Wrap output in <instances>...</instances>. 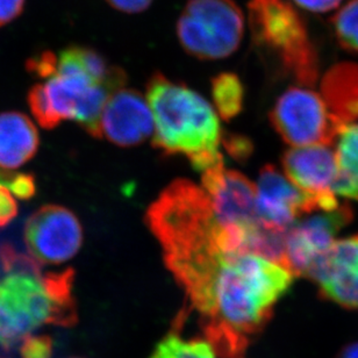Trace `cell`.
I'll use <instances>...</instances> for the list:
<instances>
[{
	"instance_id": "1",
	"label": "cell",
	"mask_w": 358,
	"mask_h": 358,
	"mask_svg": "<svg viewBox=\"0 0 358 358\" xmlns=\"http://www.w3.org/2000/svg\"><path fill=\"white\" fill-rule=\"evenodd\" d=\"M293 275L262 256L229 254L213 275L186 291L214 352L224 358L241 357L271 319Z\"/></svg>"
},
{
	"instance_id": "2",
	"label": "cell",
	"mask_w": 358,
	"mask_h": 358,
	"mask_svg": "<svg viewBox=\"0 0 358 358\" xmlns=\"http://www.w3.org/2000/svg\"><path fill=\"white\" fill-rule=\"evenodd\" d=\"M126 80L124 70L110 66L99 52L73 45L57 55L55 73L45 83L29 89L28 106L45 129L57 127L63 120H73L100 138V121L107 100L124 87Z\"/></svg>"
},
{
	"instance_id": "3",
	"label": "cell",
	"mask_w": 358,
	"mask_h": 358,
	"mask_svg": "<svg viewBox=\"0 0 358 358\" xmlns=\"http://www.w3.org/2000/svg\"><path fill=\"white\" fill-rule=\"evenodd\" d=\"M147 98L155 122L156 148L185 155L201 173L224 163L219 117L203 96L155 73L147 85Z\"/></svg>"
},
{
	"instance_id": "4",
	"label": "cell",
	"mask_w": 358,
	"mask_h": 358,
	"mask_svg": "<svg viewBox=\"0 0 358 358\" xmlns=\"http://www.w3.org/2000/svg\"><path fill=\"white\" fill-rule=\"evenodd\" d=\"M75 272H8L0 280V347L10 350L43 324H76Z\"/></svg>"
},
{
	"instance_id": "5",
	"label": "cell",
	"mask_w": 358,
	"mask_h": 358,
	"mask_svg": "<svg viewBox=\"0 0 358 358\" xmlns=\"http://www.w3.org/2000/svg\"><path fill=\"white\" fill-rule=\"evenodd\" d=\"M249 26L256 45L271 50L299 83L313 85L319 59L306 24L287 0H249Z\"/></svg>"
},
{
	"instance_id": "6",
	"label": "cell",
	"mask_w": 358,
	"mask_h": 358,
	"mask_svg": "<svg viewBox=\"0 0 358 358\" xmlns=\"http://www.w3.org/2000/svg\"><path fill=\"white\" fill-rule=\"evenodd\" d=\"M245 17L234 0H189L177 22L182 48L199 59H221L240 47Z\"/></svg>"
},
{
	"instance_id": "7",
	"label": "cell",
	"mask_w": 358,
	"mask_h": 358,
	"mask_svg": "<svg viewBox=\"0 0 358 358\" xmlns=\"http://www.w3.org/2000/svg\"><path fill=\"white\" fill-rule=\"evenodd\" d=\"M270 117L282 140L294 147L329 145L343 128L324 98L303 87H291L282 93Z\"/></svg>"
},
{
	"instance_id": "8",
	"label": "cell",
	"mask_w": 358,
	"mask_h": 358,
	"mask_svg": "<svg viewBox=\"0 0 358 358\" xmlns=\"http://www.w3.org/2000/svg\"><path fill=\"white\" fill-rule=\"evenodd\" d=\"M24 240L29 255L40 264H61L80 252L83 228L66 207L45 205L28 217Z\"/></svg>"
},
{
	"instance_id": "9",
	"label": "cell",
	"mask_w": 358,
	"mask_h": 358,
	"mask_svg": "<svg viewBox=\"0 0 358 358\" xmlns=\"http://www.w3.org/2000/svg\"><path fill=\"white\" fill-rule=\"evenodd\" d=\"M338 206L336 198H324L305 192L286 179L275 166H266L256 185V208L259 220L268 227L289 231L298 217L314 210Z\"/></svg>"
},
{
	"instance_id": "10",
	"label": "cell",
	"mask_w": 358,
	"mask_h": 358,
	"mask_svg": "<svg viewBox=\"0 0 358 358\" xmlns=\"http://www.w3.org/2000/svg\"><path fill=\"white\" fill-rule=\"evenodd\" d=\"M348 205L296 220L286 234L285 268L294 275L306 277L317 259L331 248L335 236L352 221Z\"/></svg>"
},
{
	"instance_id": "11",
	"label": "cell",
	"mask_w": 358,
	"mask_h": 358,
	"mask_svg": "<svg viewBox=\"0 0 358 358\" xmlns=\"http://www.w3.org/2000/svg\"><path fill=\"white\" fill-rule=\"evenodd\" d=\"M203 189L222 226L254 229L263 224L256 208V185L245 175L221 163L203 171Z\"/></svg>"
},
{
	"instance_id": "12",
	"label": "cell",
	"mask_w": 358,
	"mask_h": 358,
	"mask_svg": "<svg viewBox=\"0 0 358 358\" xmlns=\"http://www.w3.org/2000/svg\"><path fill=\"white\" fill-rule=\"evenodd\" d=\"M306 277L317 282L324 299L358 308V235L335 241Z\"/></svg>"
},
{
	"instance_id": "13",
	"label": "cell",
	"mask_w": 358,
	"mask_h": 358,
	"mask_svg": "<svg viewBox=\"0 0 358 358\" xmlns=\"http://www.w3.org/2000/svg\"><path fill=\"white\" fill-rule=\"evenodd\" d=\"M152 131V112L141 93L122 87L110 94L101 114L100 136L120 147H133L145 141Z\"/></svg>"
},
{
	"instance_id": "14",
	"label": "cell",
	"mask_w": 358,
	"mask_h": 358,
	"mask_svg": "<svg viewBox=\"0 0 358 358\" xmlns=\"http://www.w3.org/2000/svg\"><path fill=\"white\" fill-rule=\"evenodd\" d=\"M282 166L289 180L300 189L314 196L334 198L338 159L336 152L328 145L289 149L282 156Z\"/></svg>"
},
{
	"instance_id": "15",
	"label": "cell",
	"mask_w": 358,
	"mask_h": 358,
	"mask_svg": "<svg viewBox=\"0 0 358 358\" xmlns=\"http://www.w3.org/2000/svg\"><path fill=\"white\" fill-rule=\"evenodd\" d=\"M40 145L33 121L20 112L0 113V169H15L31 161Z\"/></svg>"
},
{
	"instance_id": "16",
	"label": "cell",
	"mask_w": 358,
	"mask_h": 358,
	"mask_svg": "<svg viewBox=\"0 0 358 358\" xmlns=\"http://www.w3.org/2000/svg\"><path fill=\"white\" fill-rule=\"evenodd\" d=\"M321 89L335 120L345 124L358 117V64L340 63L328 70Z\"/></svg>"
},
{
	"instance_id": "17",
	"label": "cell",
	"mask_w": 358,
	"mask_h": 358,
	"mask_svg": "<svg viewBox=\"0 0 358 358\" xmlns=\"http://www.w3.org/2000/svg\"><path fill=\"white\" fill-rule=\"evenodd\" d=\"M338 136V177L333 191L358 200V124H345Z\"/></svg>"
},
{
	"instance_id": "18",
	"label": "cell",
	"mask_w": 358,
	"mask_h": 358,
	"mask_svg": "<svg viewBox=\"0 0 358 358\" xmlns=\"http://www.w3.org/2000/svg\"><path fill=\"white\" fill-rule=\"evenodd\" d=\"M212 96L217 113L224 120H231L242 110L245 87L235 73H220L212 80Z\"/></svg>"
},
{
	"instance_id": "19",
	"label": "cell",
	"mask_w": 358,
	"mask_h": 358,
	"mask_svg": "<svg viewBox=\"0 0 358 358\" xmlns=\"http://www.w3.org/2000/svg\"><path fill=\"white\" fill-rule=\"evenodd\" d=\"M150 358H215V352L207 341L170 334L159 342Z\"/></svg>"
},
{
	"instance_id": "20",
	"label": "cell",
	"mask_w": 358,
	"mask_h": 358,
	"mask_svg": "<svg viewBox=\"0 0 358 358\" xmlns=\"http://www.w3.org/2000/svg\"><path fill=\"white\" fill-rule=\"evenodd\" d=\"M331 24L342 48L358 54V0H349L331 17Z\"/></svg>"
},
{
	"instance_id": "21",
	"label": "cell",
	"mask_w": 358,
	"mask_h": 358,
	"mask_svg": "<svg viewBox=\"0 0 358 358\" xmlns=\"http://www.w3.org/2000/svg\"><path fill=\"white\" fill-rule=\"evenodd\" d=\"M0 185L21 200L31 199L36 193V180L31 173L0 169Z\"/></svg>"
},
{
	"instance_id": "22",
	"label": "cell",
	"mask_w": 358,
	"mask_h": 358,
	"mask_svg": "<svg viewBox=\"0 0 358 358\" xmlns=\"http://www.w3.org/2000/svg\"><path fill=\"white\" fill-rule=\"evenodd\" d=\"M52 338L47 335H28L21 341V358H52Z\"/></svg>"
},
{
	"instance_id": "23",
	"label": "cell",
	"mask_w": 358,
	"mask_h": 358,
	"mask_svg": "<svg viewBox=\"0 0 358 358\" xmlns=\"http://www.w3.org/2000/svg\"><path fill=\"white\" fill-rule=\"evenodd\" d=\"M56 66H57V55L52 52H42L28 59L26 63V69L33 76L47 80L55 73Z\"/></svg>"
},
{
	"instance_id": "24",
	"label": "cell",
	"mask_w": 358,
	"mask_h": 358,
	"mask_svg": "<svg viewBox=\"0 0 358 358\" xmlns=\"http://www.w3.org/2000/svg\"><path fill=\"white\" fill-rule=\"evenodd\" d=\"M224 145L227 148L228 152L231 154L234 159H248L252 155V142L248 138L240 135L229 134L224 138Z\"/></svg>"
},
{
	"instance_id": "25",
	"label": "cell",
	"mask_w": 358,
	"mask_h": 358,
	"mask_svg": "<svg viewBox=\"0 0 358 358\" xmlns=\"http://www.w3.org/2000/svg\"><path fill=\"white\" fill-rule=\"evenodd\" d=\"M17 215V201L5 186L0 185V228L6 227Z\"/></svg>"
},
{
	"instance_id": "26",
	"label": "cell",
	"mask_w": 358,
	"mask_h": 358,
	"mask_svg": "<svg viewBox=\"0 0 358 358\" xmlns=\"http://www.w3.org/2000/svg\"><path fill=\"white\" fill-rule=\"evenodd\" d=\"M24 0H0V27L15 20L24 10Z\"/></svg>"
},
{
	"instance_id": "27",
	"label": "cell",
	"mask_w": 358,
	"mask_h": 358,
	"mask_svg": "<svg viewBox=\"0 0 358 358\" xmlns=\"http://www.w3.org/2000/svg\"><path fill=\"white\" fill-rule=\"evenodd\" d=\"M154 0H106V3L114 10L122 13H141L152 5Z\"/></svg>"
},
{
	"instance_id": "28",
	"label": "cell",
	"mask_w": 358,
	"mask_h": 358,
	"mask_svg": "<svg viewBox=\"0 0 358 358\" xmlns=\"http://www.w3.org/2000/svg\"><path fill=\"white\" fill-rule=\"evenodd\" d=\"M296 6L313 13H327L335 10L342 0H292Z\"/></svg>"
},
{
	"instance_id": "29",
	"label": "cell",
	"mask_w": 358,
	"mask_h": 358,
	"mask_svg": "<svg viewBox=\"0 0 358 358\" xmlns=\"http://www.w3.org/2000/svg\"><path fill=\"white\" fill-rule=\"evenodd\" d=\"M335 358H358V342L345 345Z\"/></svg>"
},
{
	"instance_id": "30",
	"label": "cell",
	"mask_w": 358,
	"mask_h": 358,
	"mask_svg": "<svg viewBox=\"0 0 358 358\" xmlns=\"http://www.w3.org/2000/svg\"><path fill=\"white\" fill-rule=\"evenodd\" d=\"M69 358H80V357H69Z\"/></svg>"
}]
</instances>
